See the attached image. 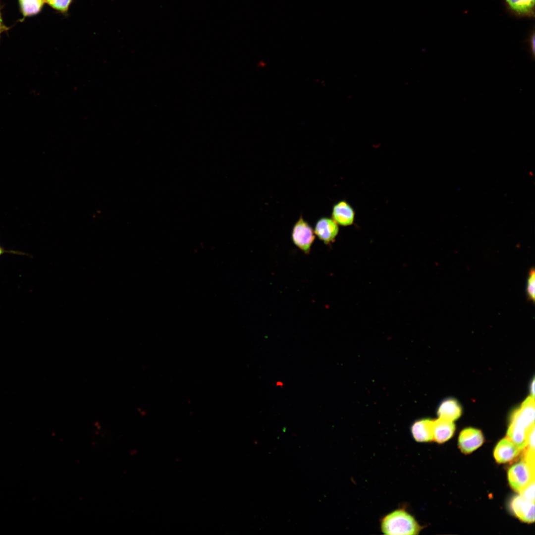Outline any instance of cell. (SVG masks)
Wrapping results in <instances>:
<instances>
[{
    "label": "cell",
    "mask_w": 535,
    "mask_h": 535,
    "mask_svg": "<svg viewBox=\"0 0 535 535\" xmlns=\"http://www.w3.org/2000/svg\"><path fill=\"white\" fill-rule=\"evenodd\" d=\"M339 230L338 224L331 217L325 216L317 220L314 230L318 238L327 245L335 240Z\"/></svg>",
    "instance_id": "obj_5"
},
{
    "label": "cell",
    "mask_w": 535,
    "mask_h": 535,
    "mask_svg": "<svg viewBox=\"0 0 535 535\" xmlns=\"http://www.w3.org/2000/svg\"><path fill=\"white\" fill-rule=\"evenodd\" d=\"M5 253H10V254H18V255H24V253H22L21 252L16 251H14V250H7L4 249L3 247H2L1 246V245L0 244V257L1 255L4 254Z\"/></svg>",
    "instance_id": "obj_18"
},
{
    "label": "cell",
    "mask_w": 535,
    "mask_h": 535,
    "mask_svg": "<svg viewBox=\"0 0 535 535\" xmlns=\"http://www.w3.org/2000/svg\"><path fill=\"white\" fill-rule=\"evenodd\" d=\"M45 1H46V0H45Z\"/></svg>",
    "instance_id": "obj_22"
},
{
    "label": "cell",
    "mask_w": 535,
    "mask_h": 535,
    "mask_svg": "<svg viewBox=\"0 0 535 535\" xmlns=\"http://www.w3.org/2000/svg\"><path fill=\"white\" fill-rule=\"evenodd\" d=\"M535 399L528 397L511 417L507 437L520 450L525 449L528 429L535 425Z\"/></svg>",
    "instance_id": "obj_1"
},
{
    "label": "cell",
    "mask_w": 535,
    "mask_h": 535,
    "mask_svg": "<svg viewBox=\"0 0 535 535\" xmlns=\"http://www.w3.org/2000/svg\"><path fill=\"white\" fill-rule=\"evenodd\" d=\"M519 494L527 500L535 502V481L523 489Z\"/></svg>",
    "instance_id": "obj_16"
},
{
    "label": "cell",
    "mask_w": 535,
    "mask_h": 535,
    "mask_svg": "<svg viewBox=\"0 0 535 535\" xmlns=\"http://www.w3.org/2000/svg\"><path fill=\"white\" fill-rule=\"evenodd\" d=\"M380 529L385 535L419 534L421 527L414 517L404 508L396 509L381 520Z\"/></svg>",
    "instance_id": "obj_2"
},
{
    "label": "cell",
    "mask_w": 535,
    "mask_h": 535,
    "mask_svg": "<svg viewBox=\"0 0 535 535\" xmlns=\"http://www.w3.org/2000/svg\"><path fill=\"white\" fill-rule=\"evenodd\" d=\"M509 507L514 515L523 522H534L535 502L527 500L519 494L512 498Z\"/></svg>",
    "instance_id": "obj_7"
},
{
    "label": "cell",
    "mask_w": 535,
    "mask_h": 535,
    "mask_svg": "<svg viewBox=\"0 0 535 535\" xmlns=\"http://www.w3.org/2000/svg\"><path fill=\"white\" fill-rule=\"evenodd\" d=\"M462 413V409L458 402L453 399L443 401L439 406L437 414L439 418L453 422L458 419Z\"/></svg>",
    "instance_id": "obj_12"
},
{
    "label": "cell",
    "mask_w": 535,
    "mask_h": 535,
    "mask_svg": "<svg viewBox=\"0 0 535 535\" xmlns=\"http://www.w3.org/2000/svg\"><path fill=\"white\" fill-rule=\"evenodd\" d=\"M506 1L513 10L521 14L530 13L534 7L535 0H506Z\"/></svg>",
    "instance_id": "obj_14"
},
{
    "label": "cell",
    "mask_w": 535,
    "mask_h": 535,
    "mask_svg": "<svg viewBox=\"0 0 535 535\" xmlns=\"http://www.w3.org/2000/svg\"><path fill=\"white\" fill-rule=\"evenodd\" d=\"M526 291L528 298L532 302H534L535 298V272L534 268H531L529 272Z\"/></svg>",
    "instance_id": "obj_15"
},
{
    "label": "cell",
    "mask_w": 535,
    "mask_h": 535,
    "mask_svg": "<svg viewBox=\"0 0 535 535\" xmlns=\"http://www.w3.org/2000/svg\"><path fill=\"white\" fill-rule=\"evenodd\" d=\"M455 430V426L452 421L439 418L433 421V440L442 443L451 438Z\"/></svg>",
    "instance_id": "obj_11"
},
{
    "label": "cell",
    "mask_w": 535,
    "mask_h": 535,
    "mask_svg": "<svg viewBox=\"0 0 535 535\" xmlns=\"http://www.w3.org/2000/svg\"><path fill=\"white\" fill-rule=\"evenodd\" d=\"M72 0H46L53 8L58 10L66 11Z\"/></svg>",
    "instance_id": "obj_17"
},
{
    "label": "cell",
    "mask_w": 535,
    "mask_h": 535,
    "mask_svg": "<svg viewBox=\"0 0 535 535\" xmlns=\"http://www.w3.org/2000/svg\"><path fill=\"white\" fill-rule=\"evenodd\" d=\"M355 212L351 206L345 200H340L333 205L331 211V218L342 226L352 225L354 222Z\"/></svg>",
    "instance_id": "obj_8"
},
{
    "label": "cell",
    "mask_w": 535,
    "mask_h": 535,
    "mask_svg": "<svg viewBox=\"0 0 535 535\" xmlns=\"http://www.w3.org/2000/svg\"><path fill=\"white\" fill-rule=\"evenodd\" d=\"M520 451L511 440L506 437L498 442L494 448L493 455L498 463H506L514 460Z\"/></svg>",
    "instance_id": "obj_9"
},
{
    "label": "cell",
    "mask_w": 535,
    "mask_h": 535,
    "mask_svg": "<svg viewBox=\"0 0 535 535\" xmlns=\"http://www.w3.org/2000/svg\"><path fill=\"white\" fill-rule=\"evenodd\" d=\"M21 11L24 16L37 14L42 7L45 0H19Z\"/></svg>",
    "instance_id": "obj_13"
},
{
    "label": "cell",
    "mask_w": 535,
    "mask_h": 535,
    "mask_svg": "<svg viewBox=\"0 0 535 535\" xmlns=\"http://www.w3.org/2000/svg\"><path fill=\"white\" fill-rule=\"evenodd\" d=\"M275 385L277 387H282L284 384L282 381L278 380L276 382Z\"/></svg>",
    "instance_id": "obj_21"
},
{
    "label": "cell",
    "mask_w": 535,
    "mask_h": 535,
    "mask_svg": "<svg viewBox=\"0 0 535 535\" xmlns=\"http://www.w3.org/2000/svg\"><path fill=\"white\" fill-rule=\"evenodd\" d=\"M291 238L294 245L304 253H310L312 246L315 239L314 231L310 224L306 221L302 215L293 225Z\"/></svg>",
    "instance_id": "obj_4"
},
{
    "label": "cell",
    "mask_w": 535,
    "mask_h": 535,
    "mask_svg": "<svg viewBox=\"0 0 535 535\" xmlns=\"http://www.w3.org/2000/svg\"><path fill=\"white\" fill-rule=\"evenodd\" d=\"M6 27H5V26L3 24L2 19H1V15H0V33H1V32L4 31L6 29Z\"/></svg>",
    "instance_id": "obj_19"
},
{
    "label": "cell",
    "mask_w": 535,
    "mask_h": 535,
    "mask_svg": "<svg viewBox=\"0 0 535 535\" xmlns=\"http://www.w3.org/2000/svg\"><path fill=\"white\" fill-rule=\"evenodd\" d=\"M535 467L524 460L512 465L508 471L511 487L519 493L535 481Z\"/></svg>",
    "instance_id": "obj_3"
},
{
    "label": "cell",
    "mask_w": 535,
    "mask_h": 535,
    "mask_svg": "<svg viewBox=\"0 0 535 535\" xmlns=\"http://www.w3.org/2000/svg\"><path fill=\"white\" fill-rule=\"evenodd\" d=\"M535 388V381H534V380H533V382H532V386H531V388H532L531 392L532 393V396H533V397H534V394H535V388Z\"/></svg>",
    "instance_id": "obj_20"
},
{
    "label": "cell",
    "mask_w": 535,
    "mask_h": 535,
    "mask_svg": "<svg viewBox=\"0 0 535 535\" xmlns=\"http://www.w3.org/2000/svg\"><path fill=\"white\" fill-rule=\"evenodd\" d=\"M433 420L428 419L418 420L414 423L411 428L414 439L419 442L433 440Z\"/></svg>",
    "instance_id": "obj_10"
},
{
    "label": "cell",
    "mask_w": 535,
    "mask_h": 535,
    "mask_svg": "<svg viewBox=\"0 0 535 535\" xmlns=\"http://www.w3.org/2000/svg\"><path fill=\"white\" fill-rule=\"evenodd\" d=\"M483 441L484 437L480 430L469 428L464 429L460 432L458 445L463 453L469 454L480 447Z\"/></svg>",
    "instance_id": "obj_6"
}]
</instances>
